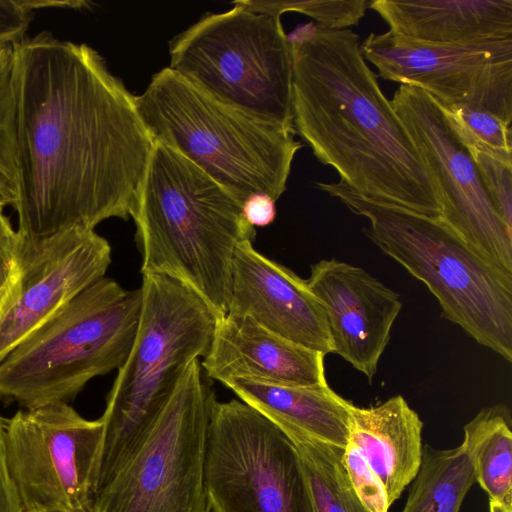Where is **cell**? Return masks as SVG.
Wrapping results in <instances>:
<instances>
[{"label":"cell","mask_w":512,"mask_h":512,"mask_svg":"<svg viewBox=\"0 0 512 512\" xmlns=\"http://www.w3.org/2000/svg\"><path fill=\"white\" fill-rule=\"evenodd\" d=\"M12 48L18 230L41 238L127 219L154 146L136 96L85 43L44 31Z\"/></svg>","instance_id":"1"},{"label":"cell","mask_w":512,"mask_h":512,"mask_svg":"<svg viewBox=\"0 0 512 512\" xmlns=\"http://www.w3.org/2000/svg\"><path fill=\"white\" fill-rule=\"evenodd\" d=\"M293 126L339 181L369 200L439 219L422 157L348 29L314 22L288 36Z\"/></svg>","instance_id":"2"},{"label":"cell","mask_w":512,"mask_h":512,"mask_svg":"<svg viewBox=\"0 0 512 512\" xmlns=\"http://www.w3.org/2000/svg\"><path fill=\"white\" fill-rule=\"evenodd\" d=\"M129 216L142 275L176 279L217 319L225 316L235 250L256 235L241 204L185 157L154 142Z\"/></svg>","instance_id":"3"},{"label":"cell","mask_w":512,"mask_h":512,"mask_svg":"<svg viewBox=\"0 0 512 512\" xmlns=\"http://www.w3.org/2000/svg\"><path fill=\"white\" fill-rule=\"evenodd\" d=\"M140 288L134 342L101 417L93 497L146 436L189 364L206 355L217 321L208 305L176 279L143 274Z\"/></svg>","instance_id":"4"},{"label":"cell","mask_w":512,"mask_h":512,"mask_svg":"<svg viewBox=\"0 0 512 512\" xmlns=\"http://www.w3.org/2000/svg\"><path fill=\"white\" fill-rule=\"evenodd\" d=\"M152 139L185 157L241 205L286 191L299 149L295 129L271 124L210 97L175 71L157 72L136 96Z\"/></svg>","instance_id":"5"},{"label":"cell","mask_w":512,"mask_h":512,"mask_svg":"<svg viewBox=\"0 0 512 512\" xmlns=\"http://www.w3.org/2000/svg\"><path fill=\"white\" fill-rule=\"evenodd\" d=\"M315 185L369 221L367 235L428 287L444 318L512 361L511 275L489 263L441 219L369 200L340 181Z\"/></svg>","instance_id":"6"},{"label":"cell","mask_w":512,"mask_h":512,"mask_svg":"<svg viewBox=\"0 0 512 512\" xmlns=\"http://www.w3.org/2000/svg\"><path fill=\"white\" fill-rule=\"evenodd\" d=\"M141 305V288L106 276L94 282L0 361V399L23 409L73 400L124 363Z\"/></svg>","instance_id":"7"},{"label":"cell","mask_w":512,"mask_h":512,"mask_svg":"<svg viewBox=\"0 0 512 512\" xmlns=\"http://www.w3.org/2000/svg\"><path fill=\"white\" fill-rule=\"evenodd\" d=\"M233 5L177 35L169 68L225 105L294 129L291 44L280 17Z\"/></svg>","instance_id":"8"},{"label":"cell","mask_w":512,"mask_h":512,"mask_svg":"<svg viewBox=\"0 0 512 512\" xmlns=\"http://www.w3.org/2000/svg\"><path fill=\"white\" fill-rule=\"evenodd\" d=\"M193 360L154 424L89 512H211L205 455L211 400Z\"/></svg>","instance_id":"9"},{"label":"cell","mask_w":512,"mask_h":512,"mask_svg":"<svg viewBox=\"0 0 512 512\" xmlns=\"http://www.w3.org/2000/svg\"><path fill=\"white\" fill-rule=\"evenodd\" d=\"M204 476L211 512H310L293 443L241 400H211Z\"/></svg>","instance_id":"10"},{"label":"cell","mask_w":512,"mask_h":512,"mask_svg":"<svg viewBox=\"0 0 512 512\" xmlns=\"http://www.w3.org/2000/svg\"><path fill=\"white\" fill-rule=\"evenodd\" d=\"M103 421L68 403L4 419L7 463L23 512H89Z\"/></svg>","instance_id":"11"},{"label":"cell","mask_w":512,"mask_h":512,"mask_svg":"<svg viewBox=\"0 0 512 512\" xmlns=\"http://www.w3.org/2000/svg\"><path fill=\"white\" fill-rule=\"evenodd\" d=\"M391 103L436 185L439 219L512 276V231L496 212L468 148L442 107L424 90L404 84Z\"/></svg>","instance_id":"12"},{"label":"cell","mask_w":512,"mask_h":512,"mask_svg":"<svg viewBox=\"0 0 512 512\" xmlns=\"http://www.w3.org/2000/svg\"><path fill=\"white\" fill-rule=\"evenodd\" d=\"M381 78L418 87L440 105L485 110L512 124V40L432 44L387 31L360 44Z\"/></svg>","instance_id":"13"},{"label":"cell","mask_w":512,"mask_h":512,"mask_svg":"<svg viewBox=\"0 0 512 512\" xmlns=\"http://www.w3.org/2000/svg\"><path fill=\"white\" fill-rule=\"evenodd\" d=\"M111 254L109 242L94 229L73 227L41 238L23 235L20 278L0 320V361L84 289L105 277Z\"/></svg>","instance_id":"14"},{"label":"cell","mask_w":512,"mask_h":512,"mask_svg":"<svg viewBox=\"0 0 512 512\" xmlns=\"http://www.w3.org/2000/svg\"><path fill=\"white\" fill-rule=\"evenodd\" d=\"M305 280L324 308L332 353L371 382L402 309L400 296L363 268L336 259L313 264Z\"/></svg>","instance_id":"15"},{"label":"cell","mask_w":512,"mask_h":512,"mask_svg":"<svg viewBox=\"0 0 512 512\" xmlns=\"http://www.w3.org/2000/svg\"><path fill=\"white\" fill-rule=\"evenodd\" d=\"M227 313L249 317L303 347L332 353L324 308L306 280L258 252L251 241L235 250Z\"/></svg>","instance_id":"16"},{"label":"cell","mask_w":512,"mask_h":512,"mask_svg":"<svg viewBox=\"0 0 512 512\" xmlns=\"http://www.w3.org/2000/svg\"><path fill=\"white\" fill-rule=\"evenodd\" d=\"M324 355L286 340L246 316L227 313L216 321L202 367L221 383L244 378L282 385L328 383Z\"/></svg>","instance_id":"17"},{"label":"cell","mask_w":512,"mask_h":512,"mask_svg":"<svg viewBox=\"0 0 512 512\" xmlns=\"http://www.w3.org/2000/svg\"><path fill=\"white\" fill-rule=\"evenodd\" d=\"M389 31L432 44L512 40V0H373Z\"/></svg>","instance_id":"18"},{"label":"cell","mask_w":512,"mask_h":512,"mask_svg":"<svg viewBox=\"0 0 512 512\" xmlns=\"http://www.w3.org/2000/svg\"><path fill=\"white\" fill-rule=\"evenodd\" d=\"M423 422L401 395L350 409L349 442L381 482L389 506L414 480L423 456Z\"/></svg>","instance_id":"19"},{"label":"cell","mask_w":512,"mask_h":512,"mask_svg":"<svg viewBox=\"0 0 512 512\" xmlns=\"http://www.w3.org/2000/svg\"><path fill=\"white\" fill-rule=\"evenodd\" d=\"M222 384L278 427L293 428L341 448L349 442L353 403L339 396L328 383L282 385L230 378Z\"/></svg>","instance_id":"20"},{"label":"cell","mask_w":512,"mask_h":512,"mask_svg":"<svg viewBox=\"0 0 512 512\" xmlns=\"http://www.w3.org/2000/svg\"><path fill=\"white\" fill-rule=\"evenodd\" d=\"M512 419L505 404L481 409L463 428L476 482L493 501L512 512Z\"/></svg>","instance_id":"21"},{"label":"cell","mask_w":512,"mask_h":512,"mask_svg":"<svg viewBox=\"0 0 512 512\" xmlns=\"http://www.w3.org/2000/svg\"><path fill=\"white\" fill-rule=\"evenodd\" d=\"M474 483V463L464 440L450 449L424 445L421 467L401 512H459Z\"/></svg>","instance_id":"22"},{"label":"cell","mask_w":512,"mask_h":512,"mask_svg":"<svg viewBox=\"0 0 512 512\" xmlns=\"http://www.w3.org/2000/svg\"><path fill=\"white\" fill-rule=\"evenodd\" d=\"M279 428L298 453L310 512H370L356 495L343 467L344 448L293 428Z\"/></svg>","instance_id":"23"},{"label":"cell","mask_w":512,"mask_h":512,"mask_svg":"<svg viewBox=\"0 0 512 512\" xmlns=\"http://www.w3.org/2000/svg\"><path fill=\"white\" fill-rule=\"evenodd\" d=\"M0 197L12 207L18 197L17 105L12 46L0 47Z\"/></svg>","instance_id":"24"},{"label":"cell","mask_w":512,"mask_h":512,"mask_svg":"<svg viewBox=\"0 0 512 512\" xmlns=\"http://www.w3.org/2000/svg\"><path fill=\"white\" fill-rule=\"evenodd\" d=\"M440 106L468 149L512 166L511 125L485 110L464 105Z\"/></svg>","instance_id":"25"},{"label":"cell","mask_w":512,"mask_h":512,"mask_svg":"<svg viewBox=\"0 0 512 512\" xmlns=\"http://www.w3.org/2000/svg\"><path fill=\"white\" fill-rule=\"evenodd\" d=\"M233 3L276 17L286 12L301 13L313 18L319 28L333 30L357 25L369 6L367 0H239Z\"/></svg>","instance_id":"26"},{"label":"cell","mask_w":512,"mask_h":512,"mask_svg":"<svg viewBox=\"0 0 512 512\" xmlns=\"http://www.w3.org/2000/svg\"><path fill=\"white\" fill-rule=\"evenodd\" d=\"M468 150L496 212L512 231V166L480 151Z\"/></svg>","instance_id":"27"},{"label":"cell","mask_w":512,"mask_h":512,"mask_svg":"<svg viewBox=\"0 0 512 512\" xmlns=\"http://www.w3.org/2000/svg\"><path fill=\"white\" fill-rule=\"evenodd\" d=\"M342 464L356 495L364 506L370 512H388L390 506L381 482L350 442L343 450Z\"/></svg>","instance_id":"28"},{"label":"cell","mask_w":512,"mask_h":512,"mask_svg":"<svg viewBox=\"0 0 512 512\" xmlns=\"http://www.w3.org/2000/svg\"><path fill=\"white\" fill-rule=\"evenodd\" d=\"M0 211V320L12 302L20 278L22 233Z\"/></svg>","instance_id":"29"},{"label":"cell","mask_w":512,"mask_h":512,"mask_svg":"<svg viewBox=\"0 0 512 512\" xmlns=\"http://www.w3.org/2000/svg\"><path fill=\"white\" fill-rule=\"evenodd\" d=\"M33 16L26 0H0V47L23 40Z\"/></svg>","instance_id":"30"},{"label":"cell","mask_w":512,"mask_h":512,"mask_svg":"<svg viewBox=\"0 0 512 512\" xmlns=\"http://www.w3.org/2000/svg\"><path fill=\"white\" fill-rule=\"evenodd\" d=\"M0 512H23L5 450L4 418L0 416Z\"/></svg>","instance_id":"31"},{"label":"cell","mask_w":512,"mask_h":512,"mask_svg":"<svg viewBox=\"0 0 512 512\" xmlns=\"http://www.w3.org/2000/svg\"><path fill=\"white\" fill-rule=\"evenodd\" d=\"M244 220L252 227H265L276 218V201L267 194H253L241 205Z\"/></svg>","instance_id":"32"},{"label":"cell","mask_w":512,"mask_h":512,"mask_svg":"<svg viewBox=\"0 0 512 512\" xmlns=\"http://www.w3.org/2000/svg\"><path fill=\"white\" fill-rule=\"evenodd\" d=\"M27 5L35 12V10L43 8H69L83 9L89 7V2L85 1H51V0H26Z\"/></svg>","instance_id":"33"},{"label":"cell","mask_w":512,"mask_h":512,"mask_svg":"<svg viewBox=\"0 0 512 512\" xmlns=\"http://www.w3.org/2000/svg\"><path fill=\"white\" fill-rule=\"evenodd\" d=\"M5 206H7L6 202L0 197V211L4 210Z\"/></svg>","instance_id":"34"}]
</instances>
